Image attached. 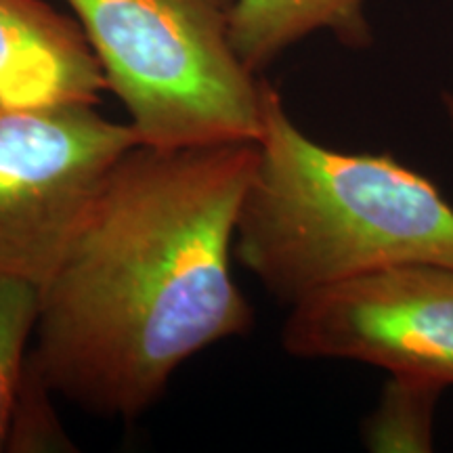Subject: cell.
<instances>
[{"label":"cell","instance_id":"6da1fadb","mask_svg":"<svg viewBox=\"0 0 453 453\" xmlns=\"http://www.w3.org/2000/svg\"><path fill=\"white\" fill-rule=\"evenodd\" d=\"M257 141L134 145L41 288L30 361L50 393L134 420L185 361L254 327L231 273Z\"/></svg>","mask_w":453,"mask_h":453},{"label":"cell","instance_id":"7a4b0ae2","mask_svg":"<svg viewBox=\"0 0 453 453\" xmlns=\"http://www.w3.org/2000/svg\"><path fill=\"white\" fill-rule=\"evenodd\" d=\"M258 154L234 258L288 309L355 277L410 263L453 267V206L388 154L311 139L267 82Z\"/></svg>","mask_w":453,"mask_h":453},{"label":"cell","instance_id":"3957f363","mask_svg":"<svg viewBox=\"0 0 453 453\" xmlns=\"http://www.w3.org/2000/svg\"><path fill=\"white\" fill-rule=\"evenodd\" d=\"M141 145L258 141L267 81L237 55V0H67Z\"/></svg>","mask_w":453,"mask_h":453},{"label":"cell","instance_id":"277c9868","mask_svg":"<svg viewBox=\"0 0 453 453\" xmlns=\"http://www.w3.org/2000/svg\"><path fill=\"white\" fill-rule=\"evenodd\" d=\"M90 104L0 107V277L42 288L120 162L130 124Z\"/></svg>","mask_w":453,"mask_h":453},{"label":"cell","instance_id":"5b68a950","mask_svg":"<svg viewBox=\"0 0 453 453\" xmlns=\"http://www.w3.org/2000/svg\"><path fill=\"white\" fill-rule=\"evenodd\" d=\"M281 347L453 387V267L410 263L355 277L290 307Z\"/></svg>","mask_w":453,"mask_h":453},{"label":"cell","instance_id":"8992f818","mask_svg":"<svg viewBox=\"0 0 453 453\" xmlns=\"http://www.w3.org/2000/svg\"><path fill=\"white\" fill-rule=\"evenodd\" d=\"M105 90L78 21L42 0H0V107L97 105Z\"/></svg>","mask_w":453,"mask_h":453},{"label":"cell","instance_id":"52a82bcc","mask_svg":"<svg viewBox=\"0 0 453 453\" xmlns=\"http://www.w3.org/2000/svg\"><path fill=\"white\" fill-rule=\"evenodd\" d=\"M370 0H237L231 38L240 59L263 73L283 53L313 34H330L342 47L373 44Z\"/></svg>","mask_w":453,"mask_h":453},{"label":"cell","instance_id":"ba28073f","mask_svg":"<svg viewBox=\"0 0 453 453\" xmlns=\"http://www.w3.org/2000/svg\"><path fill=\"white\" fill-rule=\"evenodd\" d=\"M447 387L405 373H388L378 405L364 420V445L376 453L434 449V418Z\"/></svg>","mask_w":453,"mask_h":453},{"label":"cell","instance_id":"9c48e42d","mask_svg":"<svg viewBox=\"0 0 453 453\" xmlns=\"http://www.w3.org/2000/svg\"><path fill=\"white\" fill-rule=\"evenodd\" d=\"M41 309V288L0 277V451H7Z\"/></svg>","mask_w":453,"mask_h":453},{"label":"cell","instance_id":"30bf717a","mask_svg":"<svg viewBox=\"0 0 453 453\" xmlns=\"http://www.w3.org/2000/svg\"><path fill=\"white\" fill-rule=\"evenodd\" d=\"M50 388L38 376L27 355V370L17 399L13 426L7 451H64L72 449L70 439L65 437L57 422L53 405H50Z\"/></svg>","mask_w":453,"mask_h":453},{"label":"cell","instance_id":"8fae6325","mask_svg":"<svg viewBox=\"0 0 453 453\" xmlns=\"http://www.w3.org/2000/svg\"><path fill=\"white\" fill-rule=\"evenodd\" d=\"M441 107H443L447 124H449V128L453 133V93H449V90H445V93L441 95Z\"/></svg>","mask_w":453,"mask_h":453}]
</instances>
